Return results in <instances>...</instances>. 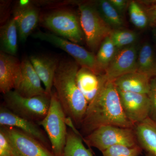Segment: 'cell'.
Wrapping results in <instances>:
<instances>
[{
  "instance_id": "obj_1",
  "label": "cell",
  "mask_w": 156,
  "mask_h": 156,
  "mask_svg": "<svg viewBox=\"0 0 156 156\" xmlns=\"http://www.w3.org/2000/svg\"><path fill=\"white\" fill-rule=\"evenodd\" d=\"M105 126L130 128L134 126L123 111L113 81L106 77L97 95L88 105L80 126L87 136L96 128Z\"/></svg>"
},
{
  "instance_id": "obj_2",
  "label": "cell",
  "mask_w": 156,
  "mask_h": 156,
  "mask_svg": "<svg viewBox=\"0 0 156 156\" xmlns=\"http://www.w3.org/2000/svg\"><path fill=\"white\" fill-rule=\"evenodd\" d=\"M79 65L75 60L59 61L53 82V87L66 117L75 126H81L88 103L76 82Z\"/></svg>"
},
{
  "instance_id": "obj_3",
  "label": "cell",
  "mask_w": 156,
  "mask_h": 156,
  "mask_svg": "<svg viewBox=\"0 0 156 156\" xmlns=\"http://www.w3.org/2000/svg\"><path fill=\"white\" fill-rule=\"evenodd\" d=\"M66 118L56 92L53 89L48 114L37 124L44 128L56 156H63L68 134Z\"/></svg>"
},
{
  "instance_id": "obj_4",
  "label": "cell",
  "mask_w": 156,
  "mask_h": 156,
  "mask_svg": "<svg viewBox=\"0 0 156 156\" xmlns=\"http://www.w3.org/2000/svg\"><path fill=\"white\" fill-rule=\"evenodd\" d=\"M4 95V105L20 116L38 123L48 114L51 95L26 97L13 90Z\"/></svg>"
},
{
  "instance_id": "obj_5",
  "label": "cell",
  "mask_w": 156,
  "mask_h": 156,
  "mask_svg": "<svg viewBox=\"0 0 156 156\" xmlns=\"http://www.w3.org/2000/svg\"><path fill=\"white\" fill-rule=\"evenodd\" d=\"M80 21L87 46L95 52L109 37L113 29L100 15L95 6L87 4L79 5Z\"/></svg>"
},
{
  "instance_id": "obj_6",
  "label": "cell",
  "mask_w": 156,
  "mask_h": 156,
  "mask_svg": "<svg viewBox=\"0 0 156 156\" xmlns=\"http://www.w3.org/2000/svg\"><path fill=\"white\" fill-rule=\"evenodd\" d=\"M83 140L89 146L96 148L101 152L115 145L130 147L137 145L136 135L132 128L115 126H101Z\"/></svg>"
},
{
  "instance_id": "obj_7",
  "label": "cell",
  "mask_w": 156,
  "mask_h": 156,
  "mask_svg": "<svg viewBox=\"0 0 156 156\" xmlns=\"http://www.w3.org/2000/svg\"><path fill=\"white\" fill-rule=\"evenodd\" d=\"M43 23L56 35L75 44L81 43L85 39L80 19L71 11H53L45 15Z\"/></svg>"
},
{
  "instance_id": "obj_8",
  "label": "cell",
  "mask_w": 156,
  "mask_h": 156,
  "mask_svg": "<svg viewBox=\"0 0 156 156\" xmlns=\"http://www.w3.org/2000/svg\"><path fill=\"white\" fill-rule=\"evenodd\" d=\"M32 36L34 38L48 42L63 50L70 55L81 67L87 68L97 74L100 75L96 62V56L93 52L54 34L38 31L32 34Z\"/></svg>"
},
{
  "instance_id": "obj_9",
  "label": "cell",
  "mask_w": 156,
  "mask_h": 156,
  "mask_svg": "<svg viewBox=\"0 0 156 156\" xmlns=\"http://www.w3.org/2000/svg\"><path fill=\"white\" fill-rule=\"evenodd\" d=\"M17 156H56L37 140L17 128L1 126Z\"/></svg>"
},
{
  "instance_id": "obj_10",
  "label": "cell",
  "mask_w": 156,
  "mask_h": 156,
  "mask_svg": "<svg viewBox=\"0 0 156 156\" xmlns=\"http://www.w3.org/2000/svg\"><path fill=\"white\" fill-rule=\"evenodd\" d=\"M139 49L134 44L117 50L104 73L107 80L114 81L124 75L136 72Z\"/></svg>"
},
{
  "instance_id": "obj_11",
  "label": "cell",
  "mask_w": 156,
  "mask_h": 156,
  "mask_svg": "<svg viewBox=\"0 0 156 156\" xmlns=\"http://www.w3.org/2000/svg\"><path fill=\"white\" fill-rule=\"evenodd\" d=\"M118 90L123 111L133 125L150 117V102L147 95Z\"/></svg>"
},
{
  "instance_id": "obj_12",
  "label": "cell",
  "mask_w": 156,
  "mask_h": 156,
  "mask_svg": "<svg viewBox=\"0 0 156 156\" xmlns=\"http://www.w3.org/2000/svg\"><path fill=\"white\" fill-rule=\"evenodd\" d=\"M13 17L17 25L20 41L25 43L38 23V9L30 1H20L14 9Z\"/></svg>"
},
{
  "instance_id": "obj_13",
  "label": "cell",
  "mask_w": 156,
  "mask_h": 156,
  "mask_svg": "<svg viewBox=\"0 0 156 156\" xmlns=\"http://www.w3.org/2000/svg\"><path fill=\"white\" fill-rule=\"evenodd\" d=\"M1 126L13 127L35 138L48 146L49 141L48 136L38 124L14 113L3 105L0 108Z\"/></svg>"
},
{
  "instance_id": "obj_14",
  "label": "cell",
  "mask_w": 156,
  "mask_h": 156,
  "mask_svg": "<svg viewBox=\"0 0 156 156\" xmlns=\"http://www.w3.org/2000/svg\"><path fill=\"white\" fill-rule=\"evenodd\" d=\"M22 72L21 62L0 51V91L3 95L16 88Z\"/></svg>"
},
{
  "instance_id": "obj_15",
  "label": "cell",
  "mask_w": 156,
  "mask_h": 156,
  "mask_svg": "<svg viewBox=\"0 0 156 156\" xmlns=\"http://www.w3.org/2000/svg\"><path fill=\"white\" fill-rule=\"evenodd\" d=\"M21 76L14 90L26 97H33L48 94L44 88L42 87L41 81L30 60L28 59L23 60L21 61Z\"/></svg>"
},
{
  "instance_id": "obj_16",
  "label": "cell",
  "mask_w": 156,
  "mask_h": 156,
  "mask_svg": "<svg viewBox=\"0 0 156 156\" xmlns=\"http://www.w3.org/2000/svg\"><path fill=\"white\" fill-rule=\"evenodd\" d=\"M29 60L44 86L46 93L51 95L53 80L59 61L56 58L43 55H34L30 57Z\"/></svg>"
},
{
  "instance_id": "obj_17",
  "label": "cell",
  "mask_w": 156,
  "mask_h": 156,
  "mask_svg": "<svg viewBox=\"0 0 156 156\" xmlns=\"http://www.w3.org/2000/svg\"><path fill=\"white\" fill-rule=\"evenodd\" d=\"M105 79L104 74L98 75L86 67L79 69L76 76V82L88 105L97 95Z\"/></svg>"
},
{
  "instance_id": "obj_18",
  "label": "cell",
  "mask_w": 156,
  "mask_h": 156,
  "mask_svg": "<svg viewBox=\"0 0 156 156\" xmlns=\"http://www.w3.org/2000/svg\"><path fill=\"white\" fill-rule=\"evenodd\" d=\"M151 79L148 76L136 71L124 75L113 82L119 90L147 95Z\"/></svg>"
},
{
  "instance_id": "obj_19",
  "label": "cell",
  "mask_w": 156,
  "mask_h": 156,
  "mask_svg": "<svg viewBox=\"0 0 156 156\" xmlns=\"http://www.w3.org/2000/svg\"><path fill=\"white\" fill-rule=\"evenodd\" d=\"M136 139L144 149L156 156V122L150 117L136 124Z\"/></svg>"
},
{
  "instance_id": "obj_20",
  "label": "cell",
  "mask_w": 156,
  "mask_h": 156,
  "mask_svg": "<svg viewBox=\"0 0 156 156\" xmlns=\"http://www.w3.org/2000/svg\"><path fill=\"white\" fill-rule=\"evenodd\" d=\"M18 37L17 25L12 17L0 29V51L15 56L18 50Z\"/></svg>"
},
{
  "instance_id": "obj_21",
  "label": "cell",
  "mask_w": 156,
  "mask_h": 156,
  "mask_svg": "<svg viewBox=\"0 0 156 156\" xmlns=\"http://www.w3.org/2000/svg\"><path fill=\"white\" fill-rule=\"evenodd\" d=\"M136 71L151 79L156 76V57L153 48L147 42L139 48Z\"/></svg>"
},
{
  "instance_id": "obj_22",
  "label": "cell",
  "mask_w": 156,
  "mask_h": 156,
  "mask_svg": "<svg viewBox=\"0 0 156 156\" xmlns=\"http://www.w3.org/2000/svg\"><path fill=\"white\" fill-rule=\"evenodd\" d=\"M81 136L71 129L68 131L63 156H93L84 145Z\"/></svg>"
},
{
  "instance_id": "obj_23",
  "label": "cell",
  "mask_w": 156,
  "mask_h": 156,
  "mask_svg": "<svg viewBox=\"0 0 156 156\" xmlns=\"http://www.w3.org/2000/svg\"><path fill=\"white\" fill-rule=\"evenodd\" d=\"M117 51V48L110 36L101 43L95 55L98 68L100 74H102V72L105 73Z\"/></svg>"
},
{
  "instance_id": "obj_24",
  "label": "cell",
  "mask_w": 156,
  "mask_h": 156,
  "mask_svg": "<svg viewBox=\"0 0 156 156\" xmlns=\"http://www.w3.org/2000/svg\"><path fill=\"white\" fill-rule=\"evenodd\" d=\"M96 8L103 19L112 28L121 29L124 22L120 14L108 0L98 2Z\"/></svg>"
},
{
  "instance_id": "obj_25",
  "label": "cell",
  "mask_w": 156,
  "mask_h": 156,
  "mask_svg": "<svg viewBox=\"0 0 156 156\" xmlns=\"http://www.w3.org/2000/svg\"><path fill=\"white\" fill-rule=\"evenodd\" d=\"M128 13L131 23L139 29H144L149 25V20L145 9L138 2L131 1L128 4Z\"/></svg>"
},
{
  "instance_id": "obj_26",
  "label": "cell",
  "mask_w": 156,
  "mask_h": 156,
  "mask_svg": "<svg viewBox=\"0 0 156 156\" xmlns=\"http://www.w3.org/2000/svg\"><path fill=\"white\" fill-rule=\"evenodd\" d=\"M117 50L134 44L137 35L135 32L127 29H113L110 35Z\"/></svg>"
},
{
  "instance_id": "obj_27",
  "label": "cell",
  "mask_w": 156,
  "mask_h": 156,
  "mask_svg": "<svg viewBox=\"0 0 156 156\" xmlns=\"http://www.w3.org/2000/svg\"><path fill=\"white\" fill-rule=\"evenodd\" d=\"M141 148L138 145L130 147L117 145L108 148L102 152V156H140Z\"/></svg>"
},
{
  "instance_id": "obj_28",
  "label": "cell",
  "mask_w": 156,
  "mask_h": 156,
  "mask_svg": "<svg viewBox=\"0 0 156 156\" xmlns=\"http://www.w3.org/2000/svg\"><path fill=\"white\" fill-rule=\"evenodd\" d=\"M0 156H17L5 133L0 129Z\"/></svg>"
},
{
  "instance_id": "obj_29",
  "label": "cell",
  "mask_w": 156,
  "mask_h": 156,
  "mask_svg": "<svg viewBox=\"0 0 156 156\" xmlns=\"http://www.w3.org/2000/svg\"><path fill=\"white\" fill-rule=\"evenodd\" d=\"M147 95L150 102L149 117L156 122V76L151 79L149 91Z\"/></svg>"
},
{
  "instance_id": "obj_30",
  "label": "cell",
  "mask_w": 156,
  "mask_h": 156,
  "mask_svg": "<svg viewBox=\"0 0 156 156\" xmlns=\"http://www.w3.org/2000/svg\"><path fill=\"white\" fill-rule=\"evenodd\" d=\"M149 20V25L156 27V4L144 8Z\"/></svg>"
},
{
  "instance_id": "obj_31",
  "label": "cell",
  "mask_w": 156,
  "mask_h": 156,
  "mask_svg": "<svg viewBox=\"0 0 156 156\" xmlns=\"http://www.w3.org/2000/svg\"><path fill=\"white\" fill-rule=\"evenodd\" d=\"M112 5L120 14L125 11L128 5V1L126 0H108Z\"/></svg>"
},
{
  "instance_id": "obj_32",
  "label": "cell",
  "mask_w": 156,
  "mask_h": 156,
  "mask_svg": "<svg viewBox=\"0 0 156 156\" xmlns=\"http://www.w3.org/2000/svg\"><path fill=\"white\" fill-rule=\"evenodd\" d=\"M153 36L155 40L156 41V27H154L152 30Z\"/></svg>"
},
{
  "instance_id": "obj_33",
  "label": "cell",
  "mask_w": 156,
  "mask_h": 156,
  "mask_svg": "<svg viewBox=\"0 0 156 156\" xmlns=\"http://www.w3.org/2000/svg\"><path fill=\"white\" fill-rule=\"evenodd\" d=\"M146 156H154L153 155V154H152L149 153H147L146 154Z\"/></svg>"
}]
</instances>
